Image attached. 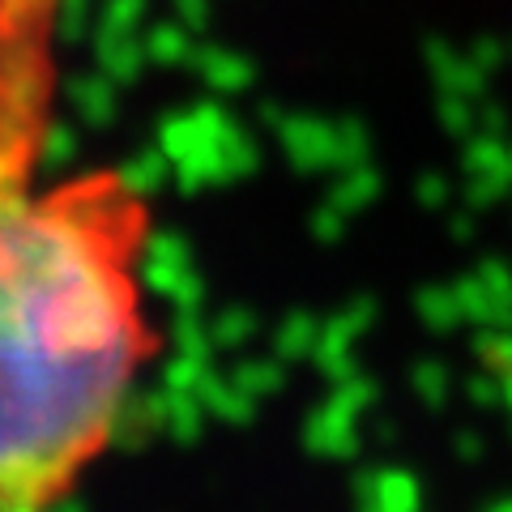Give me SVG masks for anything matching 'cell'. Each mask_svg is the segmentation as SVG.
Here are the masks:
<instances>
[{
    "label": "cell",
    "mask_w": 512,
    "mask_h": 512,
    "mask_svg": "<svg viewBox=\"0 0 512 512\" xmlns=\"http://www.w3.org/2000/svg\"><path fill=\"white\" fill-rule=\"evenodd\" d=\"M107 239L69 192L0 188V500L43 504L124 393L133 320Z\"/></svg>",
    "instance_id": "1"
},
{
    "label": "cell",
    "mask_w": 512,
    "mask_h": 512,
    "mask_svg": "<svg viewBox=\"0 0 512 512\" xmlns=\"http://www.w3.org/2000/svg\"><path fill=\"white\" fill-rule=\"evenodd\" d=\"M359 512H419V483L406 470H363L355 474Z\"/></svg>",
    "instance_id": "2"
},
{
    "label": "cell",
    "mask_w": 512,
    "mask_h": 512,
    "mask_svg": "<svg viewBox=\"0 0 512 512\" xmlns=\"http://www.w3.org/2000/svg\"><path fill=\"white\" fill-rule=\"evenodd\" d=\"M197 397H201L205 414H214V419H222V423L248 427V423L256 419V397H248L244 389H235L231 376H227V372H218L214 363H205L201 384H197Z\"/></svg>",
    "instance_id": "3"
},
{
    "label": "cell",
    "mask_w": 512,
    "mask_h": 512,
    "mask_svg": "<svg viewBox=\"0 0 512 512\" xmlns=\"http://www.w3.org/2000/svg\"><path fill=\"white\" fill-rule=\"evenodd\" d=\"M154 436V423L146 414V402H141V393H120V402L111 406L107 414V427H103V440L116 444L120 453H141V448L150 444Z\"/></svg>",
    "instance_id": "4"
},
{
    "label": "cell",
    "mask_w": 512,
    "mask_h": 512,
    "mask_svg": "<svg viewBox=\"0 0 512 512\" xmlns=\"http://www.w3.org/2000/svg\"><path fill=\"white\" fill-rule=\"evenodd\" d=\"M303 448L316 457H359V431L350 419L320 406L308 423H303Z\"/></svg>",
    "instance_id": "5"
},
{
    "label": "cell",
    "mask_w": 512,
    "mask_h": 512,
    "mask_svg": "<svg viewBox=\"0 0 512 512\" xmlns=\"http://www.w3.org/2000/svg\"><path fill=\"white\" fill-rule=\"evenodd\" d=\"M227 376H231L235 389H244L248 397H269L286 384V367L274 359H239Z\"/></svg>",
    "instance_id": "6"
},
{
    "label": "cell",
    "mask_w": 512,
    "mask_h": 512,
    "mask_svg": "<svg viewBox=\"0 0 512 512\" xmlns=\"http://www.w3.org/2000/svg\"><path fill=\"white\" fill-rule=\"evenodd\" d=\"M316 333H320V320L312 312H291L274 333L278 359H308L316 346Z\"/></svg>",
    "instance_id": "7"
},
{
    "label": "cell",
    "mask_w": 512,
    "mask_h": 512,
    "mask_svg": "<svg viewBox=\"0 0 512 512\" xmlns=\"http://www.w3.org/2000/svg\"><path fill=\"white\" fill-rule=\"evenodd\" d=\"M163 431H171V440L184 444V448L197 444L201 431H205V406H201V397L197 393H171V410H167V427Z\"/></svg>",
    "instance_id": "8"
},
{
    "label": "cell",
    "mask_w": 512,
    "mask_h": 512,
    "mask_svg": "<svg viewBox=\"0 0 512 512\" xmlns=\"http://www.w3.org/2000/svg\"><path fill=\"white\" fill-rule=\"evenodd\" d=\"M376 397H380V389L359 372V376H350V380H338V384H333V397L325 402V410H333V414H342V419L355 423L363 410H372V406H376Z\"/></svg>",
    "instance_id": "9"
},
{
    "label": "cell",
    "mask_w": 512,
    "mask_h": 512,
    "mask_svg": "<svg viewBox=\"0 0 512 512\" xmlns=\"http://www.w3.org/2000/svg\"><path fill=\"white\" fill-rule=\"evenodd\" d=\"M214 346L218 350H239V346H248L252 342V333H256V312L244 308V303H231V308H222L214 316Z\"/></svg>",
    "instance_id": "10"
},
{
    "label": "cell",
    "mask_w": 512,
    "mask_h": 512,
    "mask_svg": "<svg viewBox=\"0 0 512 512\" xmlns=\"http://www.w3.org/2000/svg\"><path fill=\"white\" fill-rule=\"evenodd\" d=\"M171 338H175V350H184V355H192V359H214V350H218L214 333L201 320V312H180L175 316Z\"/></svg>",
    "instance_id": "11"
},
{
    "label": "cell",
    "mask_w": 512,
    "mask_h": 512,
    "mask_svg": "<svg viewBox=\"0 0 512 512\" xmlns=\"http://www.w3.org/2000/svg\"><path fill=\"white\" fill-rule=\"evenodd\" d=\"M163 175H167V167H163V158H154V154H146V158H133V163H124L120 171H116V184H120V192H128V197H150V192L163 184Z\"/></svg>",
    "instance_id": "12"
},
{
    "label": "cell",
    "mask_w": 512,
    "mask_h": 512,
    "mask_svg": "<svg viewBox=\"0 0 512 512\" xmlns=\"http://www.w3.org/2000/svg\"><path fill=\"white\" fill-rule=\"evenodd\" d=\"M419 316H423V325L427 329H436V333H444V329H453L457 320H461V308H457V295L453 291H444V286H423L419 291Z\"/></svg>",
    "instance_id": "13"
},
{
    "label": "cell",
    "mask_w": 512,
    "mask_h": 512,
    "mask_svg": "<svg viewBox=\"0 0 512 512\" xmlns=\"http://www.w3.org/2000/svg\"><path fill=\"white\" fill-rule=\"evenodd\" d=\"M410 384H414V393H419L431 410H440V406H444V397H448V367H444V363H436V359L414 363Z\"/></svg>",
    "instance_id": "14"
},
{
    "label": "cell",
    "mask_w": 512,
    "mask_h": 512,
    "mask_svg": "<svg viewBox=\"0 0 512 512\" xmlns=\"http://www.w3.org/2000/svg\"><path fill=\"white\" fill-rule=\"evenodd\" d=\"M205 363H210V359H192V355H184V350H180V355L163 367V389H171V393H197Z\"/></svg>",
    "instance_id": "15"
},
{
    "label": "cell",
    "mask_w": 512,
    "mask_h": 512,
    "mask_svg": "<svg viewBox=\"0 0 512 512\" xmlns=\"http://www.w3.org/2000/svg\"><path fill=\"white\" fill-rule=\"evenodd\" d=\"M146 256L150 261H167V265H192V248L180 231H154L146 239Z\"/></svg>",
    "instance_id": "16"
},
{
    "label": "cell",
    "mask_w": 512,
    "mask_h": 512,
    "mask_svg": "<svg viewBox=\"0 0 512 512\" xmlns=\"http://www.w3.org/2000/svg\"><path fill=\"white\" fill-rule=\"evenodd\" d=\"M205 295H210V286H205V278L201 274H192V265L180 274V282H175V291L167 295L171 299V308H175V316L180 312H205Z\"/></svg>",
    "instance_id": "17"
},
{
    "label": "cell",
    "mask_w": 512,
    "mask_h": 512,
    "mask_svg": "<svg viewBox=\"0 0 512 512\" xmlns=\"http://www.w3.org/2000/svg\"><path fill=\"white\" fill-rule=\"evenodd\" d=\"M188 265H167V261H150L146 256V265H141V286H146L150 295H171L175 291V282H180V274H184Z\"/></svg>",
    "instance_id": "18"
},
{
    "label": "cell",
    "mask_w": 512,
    "mask_h": 512,
    "mask_svg": "<svg viewBox=\"0 0 512 512\" xmlns=\"http://www.w3.org/2000/svg\"><path fill=\"white\" fill-rule=\"evenodd\" d=\"M39 158H43V167L69 163V158H73V133H69V128H60V124L47 128V133L39 137Z\"/></svg>",
    "instance_id": "19"
},
{
    "label": "cell",
    "mask_w": 512,
    "mask_h": 512,
    "mask_svg": "<svg viewBox=\"0 0 512 512\" xmlns=\"http://www.w3.org/2000/svg\"><path fill=\"white\" fill-rule=\"evenodd\" d=\"M312 231H316L320 244H338L342 231H346V222H342V210H338V205H329V210H320V214L312 218Z\"/></svg>",
    "instance_id": "20"
},
{
    "label": "cell",
    "mask_w": 512,
    "mask_h": 512,
    "mask_svg": "<svg viewBox=\"0 0 512 512\" xmlns=\"http://www.w3.org/2000/svg\"><path fill=\"white\" fill-rule=\"evenodd\" d=\"M470 397H474L478 406H504L500 376H474V380H470Z\"/></svg>",
    "instance_id": "21"
},
{
    "label": "cell",
    "mask_w": 512,
    "mask_h": 512,
    "mask_svg": "<svg viewBox=\"0 0 512 512\" xmlns=\"http://www.w3.org/2000/svg\"><path fill=\"white\" fill-rule=\"evenodd\" d=\"M372 180H355V184H346V188H338V197H333V205H338V210H359V205L372 197Z\"/></svg>",
    "instance_id": "22"
},
{
    "label": "cell",
    "mask_w": 512,
    "mask_h": 512,
    "mask_svg": "<svg viewBox=\"0 0 512 512\" xmlns=\"http://www.w3.org/2000/svg\"><path fill=\"white\" fill-rule=\"evenodd\" d=\"M457 457H461V461L483 457V440H478L474 431H461V436H457Z\"/></svg>",
    "instance_id": "23"
},
{
    "label": "cell",
    "mask_w": 512,
    "mask_h": 512,
    "mask_svg": "<svg viewBox=\"0 0 512 512\" xmlns=\"http://www.w3.org/2000/svg\"><path fill=\"white\" fill-rule=\"evenodd\" d=\"M444 201V188L436 180H423V205H440Z\"/></svg>",
    "instance_id": "24"
},
{
    "label": "cell",
    "mask_w": 512,
    "mask_h": 512,
    "mask_svg": "<svg viewBox=\"0 0 512 512\" xmlns=\"http://www.w3.org/2000/svg\"><path fill=\"white\" fill-rule=\"evenodd\" d=\"M0 508H5V512H39L35 500H0Z\"/></svg>",
    "instance_id": "25"
},
{
    "label": "cell",
    "mask_w": 512,
    "mask_h": 512,
    "mask_svg": "<svg viewBox=\"0 0 512 512\" xmlns=\"http://www.w3.org/2000/svg\"><path fill=\"white\" fill-rule=\"evenodd\" d=\"M52 512H86V504H82V500H64V504H56Z\"/></svg>",
    "instance_id": "26"
},
{
    "label": "cell",
    "mask_w": 512,
    "mask_h": 512,
    "mask_svg": "<svg viewBox=\"0 0 512 512\" xmlns=\"http://www.w3.org/2000/svg\"><path fill=\"white\" fill-rule=\"evenodd\" d=\"M453 231H457V239H470V222H466V218H457V222H453Z\"/></svg>",
    "instance_id": "27"
},
{
    "label": "cell",
    "mask_w": 512,
    "mask_h": 512,
    "mask_svg": "<svg viewBox=\"0 0 512 512\" xmlns=\"http://www.w3.org/2000/svg\"><path fill=\"white\" fill-rule=\"evenodd\" d=\"M0 512H5V508H0Z\"/></svg>",
    "instance_id": "28"
}]
</instances>
